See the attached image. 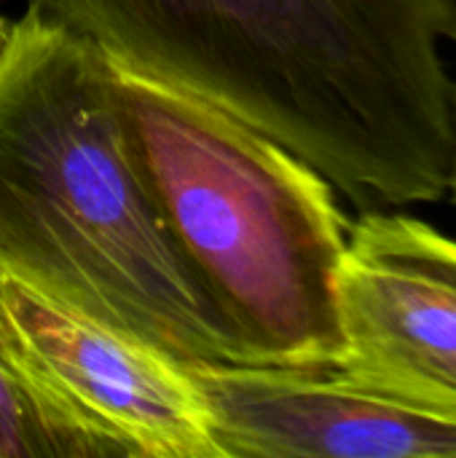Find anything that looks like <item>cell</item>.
Here are the masks:
<instances>
[{
	"label": "cell",
	"instance_id": "cell-2",
	"mask_svg": "<svg viewBox=\"0 0 456 458\" xmlns=\"http://www.w3.org/2000/svg\"><path fill=\"white\" fill-rule=\"evenodd\" d=\"M0 274L175 362L247 365L124 148L105 51L35 0L0 54Z\"/></svg>",
	"mask_w": 456,
	"mask_h": 458
},
{
	"label": "cell",
	"instance_id": "cell-5",
	"mask_svg": "<svg viewBox=\"0 0 456 458\" xmlns=\"http://www.w3.org/2000/svg\"><path fill=\"white\" fill-rule=\"evenodd\" d=\"M223 458H456V411L344 370L185 362Z\"/></svg>",
	"mask_w": 456,
	"mask_h": 458
},
{
	"label": "cell",
	"instance_id": "cell-7",
	"mask_svg": "<svg viewBox=\"0 0 456 458\" xmlns=\"http://www.w3.org/2000/svg\"><path fill=\"white\" fill-rule=\"evenodd\" d=\"M0 458H81L0 357Z\"/></svg>",
	"mask_w": 456,
	"mask_h": 458
},
{
	"label": "cell",
	"instance_id": "cell-8",
	"mask_svg": "<svg viewBox=\"0 0 456 458\" xmlns=\"http://www.w3.org/2000/svg\"><path fill=\"white\" fill-rule=\"evenodd\" d=\"M11 24H13V21H8V19L0 16V54H3V48H5V43H8V38H11Z\"/></svg>",
	"mask_w": 456,
	"mask_h": 458
},
{
	"label": "cell",
	"instance_id": "cell-4",
	"mask_svg": "<svg viewBox=\"0 0 456 458\" xmlns=\"http://www.w3.org/2000/svg\"><path fill=\"white\" fill-rule=\"evenodd\" d=\"M0 357L81 458H223L185 362L0 274Z\"/></svg>",
	"mask_w": 456,
	"mask_h": 458
},
{
	"label": "cell",
	"instance_id": "cell-6",
	"mask_svg": "<svg viewBox=\"0 0 456 458\" xmlns=\"http://www.w3.org/2000/svg\"><path fill=\"white\" fill-rule=\"evenodd\" d=\"M344 352L336 370L456 411V239L366 209L336 271Z\"/></svg>",
	"mask_w": 456,
	"mask_h": 458
},
{
	"label": "cell",
	"instance_id": "cell-1",
	"mask_svg": "<svg viewBox=\"0 0 456 458\" xmlns=\"http://www.w3.org/2000/svg\"><path fill=\"white\" fill-rule=\"evenodd\" d=\"M108 56L242 118L360 212L452 191L456 0H35Z\"/></svg>",
	"mask_w": 456,
	"mask_h": 458
},
{
	"label": "cell",
	"instance_id": "cell-3",
	"mask_svg": "<svg viewBox=\"0 0 456 458\" xmlns=\"http://www.w3.org/2000/svg\"><path fill=\"white\" fill-rule=\"evenodd\" d=\"M108 67L124 148L247 365L336 368L349 220L333 185L207 99L113 56Z\"/></svg>",
	"mask_w": 456,
	"mask_h": 458
},
{
	"label": "cell",
	"instance_id": "cell-9",
	"mask_svg": "<svg viewBox=\"0 0 456 458\" xmlns=\"http://www.w3.org/2000/svg\"><path fill=\"white\" fill-rule=\"evenodd\" d=\"M452 193H454V201H456V164H454V180H452Z\"/></svg>",
	"mask_w": 456,
	"mask_h": 458
}]
</instances>
